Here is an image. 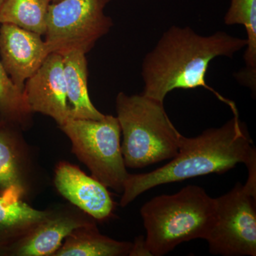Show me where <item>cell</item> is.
Listing matches in <instances>:
<instances>
[{"label": "cell", "instance_id": "30bf717a", "mask_svg": "<svg viewBox=\"0 0 256 256\" xmlns=\"http://www.w3.org/2000/svg\"><path fill=\"white\" fill-rule=\"evenodd\" d=\"M50 54L42 35L16 25L1 24L0 60L10 78L22 90L26 80Z\"/></svg>", "mask_w": 256, "mask_h": 256}, {"label": "cell", "instance_id": "7a4b0ae2", "mask_svg": "<svg viewBox=\"0 0 256 256\" xmlns=\"http://www.w3.org/2000/svg\"><path fill=\"white\" fill-rule=\"evenodd\" d=\"M244 163L256 166V150L245 124L234 114L222 127L210 128L195 138L182 136L178 156L150 172L128 175L120 204L128 206L150 188L203 175L223 174Z\"/></svg>", "mask_w": 256, "mask_h": 256}, {"label": "cell", "instance_id": "6da1fadb", "mask_svg": "<svg viewBox=\"0 0 256 256\" xmlns=\"http://www.w3.org/2000/svg\"><path fill=\"white\" fill-rule=\"evenodd\" d=\"M246 38L216 32L210 36L198 34L188 26H172L164 32L142 65L143 95L164 102L175 89L204 88L236 112V106L207 85L206 76L212 60L232 57L246 46Z\"/></svg>", "mask_w": 256, "mask_h": 256}, {"label": "cell", "instance_id": "5b68a950", "mask_svg": "<svg viewBox=\"0 0 256 256\" xmlns=\"http://www.w3.org/2000/svg\"><path fill=\"white\" fill-rule=\"evenodd\" d=\"M70 140L72 152L106 188L121 193L129 173L121 152V130L117 117L69 119L60 126Z\"/></svg>", "mask_w": 256, "mask_h": 256}, {"label": "cell", "instance_id": "8992f818", "mask_svg": "<svg viewBox=\"0 0 256 256\" xmlns=\"http://www.w3.org/2000/svg\"><path fill=\"white\" fill-rule=\"evenodd\" d=\"M110 0H60L50 3L45 43L50 54H87L110 32L112 18L105 13Z\"/></svg>", "mask_w": 256, "mask_h": 256}, {"label": "cell", "instance_id": "8fae6325", "mask_svg": "<svg viewBox=\"0 0 256 256\" xmlns=\"http://www.w3.org/2000/svg\"><path fill=\"white\" fill-rule=\"evenodd\" d=\"M54 184L60 195L94 220H105L112 215L114 202L107 188L78 166L60 162L56 168Z\"/></svg>", "mask_w": 256, "mask_h": 256}, {"label": "cell", "instance_id": "4fadbf2b", "mask_svg": "<svg viewBox=\"0 0 256 256\" xmlns=\"http://www.w3.org/2000/svg\"><path fill=\"white\" fill-rule=\"evenodd\" d=\"M50 212L33 208L14 192L0 194V252L31 232Z\"/></svg>", "mask_w": 256, "mask_h": 256}, {"label": "cell", "instance_id": "44dd1931", "mask_svg": "<svg viewBox=\"0 0 256 256\" xmlns=\"http://www.w3.org/2000/svg\"><path fill=\"white\" fill-rule=\"evenodd\" d=\"M4 0H0V6H1V4H2L3 2H4Z\"/></svg>", "mask_w": 256, "mask_h": 256}, {"label": "cell", "instance_id": "277c9868", "mask_svg": "<svg viewBox=\"0 0 256 256\" xmlns=\"http://www.w3.org/2000/svg\"><path fill=\"white\" fill-rule=\"evenodd\" d=\"M116 107L126 168L140 169L178 156L182 134L166 114L164 102L142 94L128 96L120 92Z\"/></svg>", "mask_w": 256, "mask_h": 256}, {"label": "cell", "instance_id": "ffe728a7", "mask_svg": "<svg viewBox=\"0 0 256 256\" xmlns=\"http://www.w3.org/2000/svg\"><path fill=\"white\" fill-rule=\"evenodd\" d=\"M60 0H52V2H60Z\"/></svg>", "mask_w": 256, "mask_h": 256}, {"label": "cell", "instance_id": "3957f363", "mask_svg": "<svg viewBox=\"0 0 256 256\" xmlns=\"http://www.w3.org/2000/svg\"><path fill=\"white\" fill-rule=\"evenodd\" d=\"M216 212L215 198L196 185L152 198L140 210L152 256L166 255L184 242L206 239L214 224Z\"/></svg>", "mask_w": 256, "mask_h": 256}, {"label": "cell", "instance_id": "2e32d148", "mask_svg": "<svg viewBox=\"0 0 256 256\" xmlns=\"http://www.w3.org/2000/svg\"><path fill=\"white\" fill-rule=\"evenodd\" d=\"M226 25H244L247 34L246 67L236 75L242 85L256 92V0H232L224 16Z\"/></svg>", "mask_w": 256, "mask_h": 256}, {"label": "cell", "instance_id": "ac0fdd59", "mask_svg": "<svg viewBox=\"0 0 256 256\" xmlns=\"http://www.w3.org/2000/svg\"><path fill=\"white\" fill-rule=\"evenodd\" d=\"M32 114L23 90L10 78L0 60V117L16 126H26Z\"/></svg>", "mask_w": 256, "mask_h": 256}, {"label": "cell", "instance_id": "ba28073f", "mask_svg": "<svg viewBox=\"0 0 256 256\" xmlns=\"http://www.w3.org/2000/svg\"><path fill=\"white\" fill-rule=\"evenodd\" d=\"M82 210L56 208L31 232L0 252V256H53L66 238L76 229L95 224Z\"/></svg>", "mask_w": 256, "mask_h": 256}, {"label": "cell", "instance_id": "7c38bea8", "mask_svg": "<svg viewBox=\"0 0 256 256\" xmlns=\"http://www.w3.org/2000/svg\"><path fill=\"white\" fill-rule=\"evenodd\" d=\"M14 126L0 121V194L14 192L24 198L30 191L31 162Z\"/></svg>", "mask_w": 256, "mask_h": 256}, {"label": "cell", "instance_id": "9a60e30c", "mask_svg": "<svg viewBox=\"0 0 256 256\" xmlns=\"http://www.w3.org/2000/svg\"><path fill=\"white\" fill-rule=\"evenodd\" d=\"M64 240L53 256H129L132 246L102 235L96 224L76 229Z\"/></svg>", "mask_w": 256, "mask_h": 256}, {"label": "cell", "instance_id": "d6986e66", "mask_svg": "<svg viewBox=\"0 0 256 256\" xmlns=\"http://www.w3.org/2000/svg\"><path fill=\"white\" fill-rule=\"evenodd\" d=\"M130 256H150V252L146 246V237L140 236L134 239L129 254Z\"/></svg>", "mask_w": 256, "mask_h": 256}, {"label": "cell", "instance_id": "52a82bcc", "mask_svg": "<svg viewBox=\"0 0 256 256\" xmlns=\"http://www.w3.org/2000/svg\"><path fill=\"white\" fill-rule=\"evenodd\" d=\"M215 200V222L205 239L210 254L256 256V196L238 182Z\"/></svg>", "mask_w": 256, "mask_h": 256}, {"label": "cell", "instance_id": "9c48e42d", "mask_svg": "<svg viewBox=\"0 0 256 256\" xmlns=\"http://www.w3.org/2000/svg\"><path fill=\"white\" fill-rule=\"evenodd\" d=\"M23 92L32 112L50 116L58 126L70 119L63 56L50 54L40 68L26 80Z\"/></svg>", "mask_w": 256, "mask_h": 256}, {"label": "cell", "instance_id": "5bb4252c", "mask_svg": "<svg viewBox=\"0 0 256 256\" xmlns=\"http://www.w3.org/2000/svg\"><path fill=\"white\" fill-rule=\"evenodd\" d=\"M85 54L73 52L63 56L64 78L70 119L100 120L105 116L92 104L88 88V62Z\"/></svg>", "mask_w": 256, "mask_h": 256}, {"label": "cell", "instance_id": "e0dca14e", "mask_svg": "<svg viewBox=\"0 0 256 256\" xmlns=\"http://www.w3.org/2000/svg\"><path fill=\"white\" fill-rule=\"evenodd\" d=\"M52 0H4L0 6V24H10L45 34Z\"/></svg>", "mask_w": 256, "mask_h": 256}]
</instances>
